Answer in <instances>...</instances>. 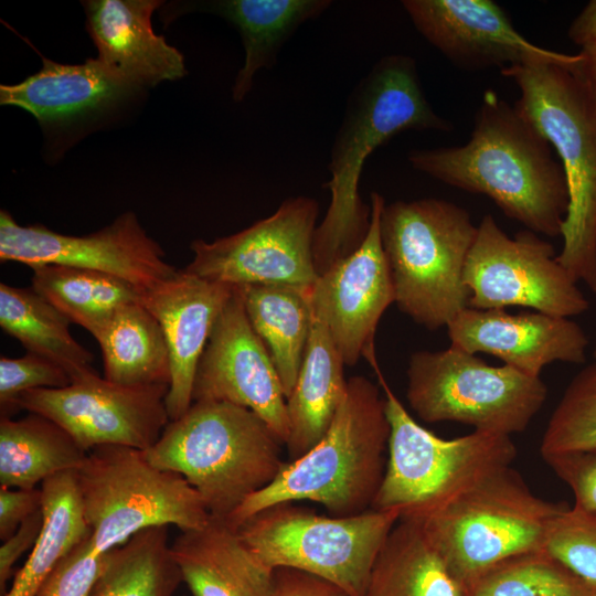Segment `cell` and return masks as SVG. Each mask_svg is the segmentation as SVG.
<instances>
[{
  "instance_id": "obj_1",
  "label": "cell",
  "mask_w": 596,
  "mask_h": 596,
  "mask_svg": "<svg viewBox=\"0 0 596 596\" xmlns=\"http://www.w3.org/2000/svg\"><path fill=\"white\" fill-rule=\"evenodd\" d=\"M408 161L446 184L487 195L529 231L562 233L570 204L562 164L547 139L492 89L482 95L468 142L414 150Z\"/></svg>"
},
{
  "instance_id": "obj_2",
  "label": "cell",
  "mask_w": 596,
  "mask_h": 596,
  "mask_svg": "<svg viewBox=\"0 0 596 596\" xmlns=\"http://www.w3.org/2000/svg\"><path fill=\"white\" fill-rule=\"evenodd\" d=\"M451 129L426 99L413 57L387 55L371 68L351 93L332 143L331 178L323 184L331 199L312 244L318 276L354 253L369 232L371 205L362 201L359 183L371 153L404 130Z\"/></svg>"
},
{
  "instance_id": "obj_3",
  "label": "cell",
  "mask_w": 596,
  "mask_h": 596,
  "mask_svg": "<svg viewBox=\"0 0 596 596\" xmlns=\"http://www.w3.org/2000/svg\"><path fill=\"white\" fill-rule=\"evenodd\" d=\"M389 437L379 387L363 375L350 377L322 438L301 457L286 461L268 486L249 496L226 520L237 528L268 507L300 501L319 503L332 517L369 511L385 472Z\"/></svg>"
},
{
  "instance_id": "obj_4",
  "label": "cell",
  "mask_w": 596,
  "mask_h": 596,
  "mask_svg": "<svg viewBox=\"0 0 596 596\" xmlns=\"http://www.w3.org/2000/svg\"><path fill=\"white\" fill-rule=\"evenodd\" d=\"M281 445L253 411L228 402L196 401L143 451L156 467L185 478L211 515L228 519L276 478L286 462Z\"/></svg>"
},
{
  "instance_id": "obj_5",
  "label": "cell",
  "mask_w": 596,
  "mask_h": 596,
  "mask_svg": "<svg viewBox=\"0 0 596 596\" xmlns=\"http://www.w3.org/2000/svg\"><path fill=\"white\" fill-rule=\"evenodd\" d=\"M572 65L538 62L500 72L519 87L514 106L554 148L566 175L570 204L557 260L596 294V115Z\"/></svg>"
},
{
  "instance_id": "obj_6",
  "label": "cell",
  "mask_w": 596,
  "mask_h": 596,
  "mask_svg": "<svg viewBox=\"0 0 596 596\" xmlns=\"http://www.w3.org/2000/svg\"><path fill=\"white\" fill-rule=\"evenodd\" d=\"M380 230L398 309L428 330L447 327L470 298L464 270L477 226L468 211L435 198L395 201Z\"/></svg>"
},
{
  "instance_id": "obj_7",
  "label": "cell",
  "mask_w": 596,
  "mask_h": 596,
  "mask_svg": "<svg viewBox=\"0 0 596 596\" xmlns=\"http://www.w3.org/2000/svg\"><path fill=\"white\" fill-rule=\"evenodd\" d=\"M390 423L387 460L372 504L395 510L400 520L419 521L488 476L511 467V436L473 430L445 439L421 426L392 392L380 370Z\"/></svg>"
},
{
  "instance_id": "obj_8",
  "label": "cell",
  "mask_w": 596,
  "mask_h": 596,
  "mask_svg": "<svg viewBox=\"0 0 596 596\" xmlns=\"http://www.w3.org/2000/svg\"><path fill=\"white\" fill-rule=\"evenodd\" d=\"M566 507L538 497L508 467L414 522L464 590L501 561L545 547L553 521Z\"/></svg>"
},
{
  "instance_id": "obj_9",
  "label": "cell",
  "mask_w": 596,
  "mask_h": 596,
  "mask_svg": "<svg viewBox=\"0 0 596 596\" xmlns=\"http://www.w3.org/2000/svg\"><path fill=\"white\" fill-rule=\"evenodd\" d=\"M75 477L91 538L100 553L149 528L175 525L184 532L204 526L211 517L185 478L156 467L137 448L95 447Z\"/></svg>"
},
{
  "instance_id": "obj_10",
  "label": "cell",
  "mask_w": 596,
  "mask_h": 596,
  "mask_svg": "<svg viewBox=\"0 0 596 596\" xmlns=\"http://www.w3.org/2000/svg\"><path fill=\"white\" fill-rule=\"evenodd\" d=\"M398 520L395 510L370 509L356 515L332 517L296 502H283L257 512L235 529L268 567L307 572L349 596H363L375 557Z\"/></svg>"
},
{
  "instance_id": "obj_11",
  "label": "cell",
  "mask_w": 596,
  "mask_h": 596,
  "mask_svg": "<svg viewBox=\"0 0 596 596\" xmlns=\"http://www.w3.org/2000/svg\"><path fill=\"white\" fill-rule=\"evenodd\" d=\"M406 396L424 422H456L511 436L526 429L546 401L547 387L540 376L490 365L450 344L411 355Z\"/></svg>"
},
{
  "instance_id": "obj_12",
  "label": "cell",
  "mask_w": 596,
  "mask_h": 596,
  "mask_svg": "<svg viewBox=\"0 0 596 596\" xmlns=\"http://www.w3.org/2000/svg\"><path fill=\"white\" fill-rule=\"evenodd\" d=\"M556 256L539 234L525 230L510 237L493 216L485 215L464 270L468 307L521 306L564 318L585 312L587 299Z\"/></svg>"
},
{
  "instance_id": "obj_13",
  "label": "cell",
  "mask_w": 596,
  "mask_h": 596,
  "mask_svg": "<svg viewBox=\"0 0 596 596\" xmlns=\"http://www.w3.org/2000/svg\"><path fill=\"white\" fill-rule=\"evenodd\" d=\"M318 202L286 199L274 214L213 242L195 240L184 272L232 286H286L309 289L318 280L312 255Z\"/></svg>"
},
{
  "instance_id": "obj_14",
  "label": "cell",
  "mask_w": 596,
  "mask_h": 596,
  "mask_svg": "<svg viewBox=\"0 0 596 596\" xmlns=\"http://www.w3.org/2000/svg\"><path fill=\"white\" fill-rule=\"evenodd\" d=\"M168 391V384L124 385L97 373L65 387L24 392L15 409L52 419L87 453L103 445L147 450L170 422Z\"/></svg>"
},
{
  "instance_id": "obj_15",
  "label": "cell",
  "mask_w": 596,
  "mask_h": 596,
  "mask_svg": "<svg viewBox=\"0 0 596 596\" xmlns=\"http://www.w3.org/2000/svg\"><path fill=\"white\" fill-rule=\"evenodd\" d=\"M0 260L21 263L32 269L64 265L97 270L124 279L141 292L178 272L130 211L97 232L70 235L42 224L22 226L1 210Z\"/></svg>"
},
{
  "instance_id": "obj_16",
  "label": "cell",
  "mask_w": 596,
  "mask_h": 596,
  "mask_svg": "<svg viewBox=\"0 0 596 596\" xmlns=\"http://www.w3.org/2000/svg\"><path fill=\"white\" fill-rule=\"evenodd\" d=\"M370 205L371 223L364 241L319 276L310 289V304L344 364L354 365L363 356L374 369L376 328L383 312L395 302V290L380 230L385 200L372 192Z\"/></svg>"
},
{
  "instance_id": "obj_17",
  "label": "cell",
  "mask_w": 596,
  "mask_h": 596,
  "mask_svg": "<svg viewBox=\"0 0 596 596\" xmlns=\"http://www.w3.org/2000/svg\"><path fill=\"white\" fill-rule=\"evenodd\" d=\"M192 398L246 407L284 445L288 439L287 398L270 354L248 320L240 286L214 322L196 369Z\"/></svg>"
},
{
  "instance_id": "obj_18",
  "label": "cell",
  "mask_w": 596,
  "mask_h": 596,
  "mask_svg": "<svg viewBox=\"0 0 596 596\" xmlns=\"http://www.w3.org/2000/svg\"><path fill=\"white\" fill-rule=\"evenodd\" d=\"M402 6L417 31L465 70L538 62L572 65L578 58L530 42L491 0H404Z\"/></svg>"
},
{
  "instance_id": "obj_19",
  "label": "cell",
  "mask_w": 596,
  "mask_h": 596,
  "mask_svg": "<svg viewBox=\"0 0 596 596\" xmlns=\"http://www.w3.org/2000/svg\"><path fill=\"white\" fill-rule=\"evenodd\" d=\"M446 328L451 345L494 355L531 376L555 361L583 363L588 344L576 322L535 310L512 315L467 307Z\"/></svg>"
},
{
  "instance_id": "obj_20",
  "label": "cell",
  "mask_w": 596,
  "mask_h": 596,
  "mask_svg": "<svg viewBox=\"0 0 596 596\" xmlns=\"http://www.w3.org/2000/svg\"><path fill=\"white\" fill-rule=\"evenodd\" d=\"M234 288L181 269L141 292L140 301L159 322L169 350L171 380L167 409L170 421L182 416L193 403L200 359Z\"/></svg>"
},
{
  "instance_id": "obj_21",
  "label": "cell",
  "mask_w": 596,
  "mask_h": 596,
  "mask_svg": "<svg viewBox=\"0 0 596 596\" xmlns=\"http://www.w3.org/2000/svg\"><path fill=\"white\" fill-rule=\"evenodd\" d=\"M97 60L113 75L138 89L187 74L183 54L155 33L158 0H89L82 2Z\"/></svg>"
},
{
  "instance_id": "obj_22",
  "label": "cell",
  "mask_w": 596,
  "mask_h": 596,
  "mask_svg": "<svg viewBox=\"0 0 596 596\" xmlns=\"http://www.w3.org/2000/svg\"><path fill=\"white\" fill-rule=\"evenodd\" d=\"M42 68L13 85L0 86V104L33 115L43 127H67L114 109L140 89L108 72L97 58L61 64L46 57Z\"/></svg>"
},
{
  "instance_id": "obj_23",
  "label": "cell",
  "mask_w": 596,
  "mask_h": 596,
  "mask_svg": "<svg viewBox=\"0 0 596 596\" xmlns=\"http://www.w3.org/2000/svg\"><path fill=\"white\" fill-rule=\"evenodd\" d=\"M171 553L193 596H273L275 570L226 519L211 515L204 526L181 532Z\"/></svg>"
},
{
  "instance_id": "obj_24",
  "label": "cell",
  "mask_w": 596,
  "mask_h": 596,
  "mask_svg": "<svg viewBox=\"0 0 596 596\" xmlns=\"http://www.w3.org/2000/svg\"><path fill=\"white\" fill-rule=\"evenodd\" d=\"M343 365L326 324L312 313L299 374L287 397L289 460L310 450L329 428L347 392Z\"/></svg>"
},
{
  "instance_id": "obj_25",
  "label": "cell",
  "mask_w": 596,
  "mask_h": 596,
  "mask_svg": "<svg viewBox=\"0 0 596 596\" xmlns=\"http://www.w3.org/2000/svg\"><path fill=\"white\" fill-rule=\"evenodd\" d=\"M330 6V0H219L200 4L203 11L234 24L241 34L245 58L232 87L233 100H244L257 71L270 68L288 38Z\"/></svg>"
},
{
  "instance_id": "obj_26",
  "label": "cell",
  "mask_w": 596,
  "mask_h": 596,
  "mask_svg": "<svg viewBox=\"0 0 596 596\" xmlns=\"http://www.w3.org/2000/svg\"><path fill=\"white\" fill-rule=\"evenodd\" d=\"M86 456L70 433L43 415L1 416L0 487L36 488L50 477L77 470Z\"/></svg>"
},
{
  "instance_id": "obj_27",
  "label": "cell",
  "mask_w": 596,
  "mask_h": 596,
  "mask_svg": "<svg viewBox=\"0 0 596 596\" xmlns=\"http://www.w3.org/2000/svg\"><path fill=\"white\" fill-rule=\"evenodd\" d=\"M363 596H464L421 525L398 520L370 572Z\"/></svg>"
},
{
  "instance_id": "obj_28",
  "label": "cell",
  "mask_w": 596,
  "mask_h": 596,
  "mask_svg": "<svg viewBox=\"0 0 596 596\" xmlns=\"http://www.w3.org/2000/svg\"><path fill=\"white\" fill-rule=\"evenodd\" d=\"M240 287L248 320L270 354L287 398L296 384L310 336L311 288Z\"/></svg>"
},
{
  "instance_id": "obj_29",
  "label": "cell",
  "mask_w": 596,
  "mask_h": 596,
  "mask_svg": "<svg viewBox=\"0 0 596 596\" xmlns=\"http://www.w3.org/2000/svg\"><path fill=\"white\" fill-rule=\"evenodd\" d=\"M72 322L32 287L0 284V327L29 353L46 358L72 382L97 374L94 355L71 334Z\"/></svg>"
},
{
  "instance_id": "obj_30",
  "label": "cell",
  "mask_w": 596,
  "mask_h": 596,
  "mask_svg": "<svg viewBox=\"0 0 596 596\" xmlns=\"http://www.w3.org/2000/svg\"><path fill=\"white\" fill-rule=\"evenodd\" d=\"M104 377L124 385L170 384L171 365L162 329L140 300L124 306L96 338Z\"/></svg>"
},
{
  "instance_id": "obj_31",
  "label": "cell",
  "mask_w": 596,
  "mask_h": 596,
  "mask_svg": "<svg viewBox=\"0 0 596 596\" xmlns=\"http://www.w3.org/2000/svg\"><path fill=\"white\" fill-rule=\"evenodd\" d=\"M40 488L42 529L4 596H33L55 566L92 534L84 515L75 471L50 477Z\"/></svg>"
},
{
  "instance_id": "obj_32",
  "label": "cell",
  "mask_w": 596,
  "mask_h": 596,
  "mask_svg": "<svg viewBox=\"0 0 596 596\" xmlns=\"http://www.w3.org/2000/svg\"><path fill=\"white\" fill-rule=\"evenodd\" d=\"M32 270L31 287L95 339L124 306L140 300L134 285L102 272L64 265Z\"/></svg>"
},
{
  "instance_id": "obj_33",
  "label": "cell",
  "mask_w": 596,
  "mask_h": 596,
  "mask_svg": "<svg viewBox=\"0 0 596 596\" xmlns=\"http://www.w3.org/2000/svg\"><path fill=\"white\" fill-rule=\"evenodd\" d=\"M182 582L168 526H155L109 551L88 596H173Z\"/></svg>"
},
{
  "instance_id": "obj_34",
  "label": "cell",
  "mask_w": 596,
  "mask_h": 596,
  "mask_svg": "<svg viewBox=\"0 0 596 596\" xmlns=\"http://www.w3.org/2000/svg\"><path fill=\"white\" fill-rule=\"evenodd\" d=\"M594 587L543 547L496 564L464 596H588Z\"/></svg>"
},
{
  "instance_id": "obj_35",
  "label": "cell",
  "mask_w": 596,
  "mask_h": 596,
  "mask_svg": "<svg viewBox=\"0 0 596 596\" xmlns=\"http://www.w3.org/2000/svg\"><path fill=\"white\" fill-rule=\"evenodd\" d=\"M540 451L542 457L596 453V362L567 385L549 419Z\"/></svg>"
},
{
  "instance_id": "obj_36",
  "label": "cell",
  "mask_w": 596,
  "mask_h": 596,
  "mask_svg": "<svg viewBox=\"0 0 596 596\" xmlns=\"http://www.w3.org/2000/svg\"><path fill=\"white\" fill-rule=\"evenodd\" d=\"M545 549L581 578L596 585V512L566 507L553 521Z\"/></svg>"
},
{
  "instance_id": "obj_37",
  "label": "cell",
  "mask_w": 596,
  "mask_h": 596,
  "mask_svg": "<svg viewBox=\"0 0 596 596\" xmlns=\"http://www.w3.org/2000/svg\"><path fill=\"white\" fill-rule=\"evenodd\" d=\"M72 380L55 362L26 352L20 358H0V406L1 416L17 411L15 402L24 392L38 389H61Z\"/></svg>"
},
{
  "instance_id": "obj_38",
  "label": "cell",
  "mask_w": 596,
  "mask_h": 596,
  "mask_svg": "<svg viewBox=\"0 0 596 596\" xmlns=\"http://www.w3.org/2000/svg\"><path fill=\"white\" fill-rule=\"evenodd\" d=\"M108 554L98 552L88 536L55 566L33 596H88Z\"/></svg>"
},
{
  "instance_id": "obj_39",
  "label": "cell",
  "mask_w": 596,
  "mask_h": 596,
  "mask_svg": "<svg viewBox=\"0 0 596 596\" xmlns=\"http://www.w3.org/2000/svg\"><path fill=\"white\" fill-rule=\"evenodd\" d=\"M572 490L574 508L596 512V453H566L543 457Z\"/></svg>"
},
{
  "instance_id": "obj_40",
  "label": "cell",
  "mask_w": 596,
  "mask_h": 596,
  "mask_svg": "<svg viewBox=\"0 0 596 596\" xmlns=\"http://www.w3.org/2000/svg\"><path fill=\"white\" fill-rule=\"evenodd\" d=\"M42 508L41 488L0 487V539L7 540Z\"/></svg>"
},
{
  "instance_id": "obj_41",
  "label": "cell",
  "mask_w": 596,
  "mask_h": 596,
  "mask_svg": "<svg viewBox=\"0 0 596 596\" xmlns=\"http://www.w3.org/2000/svg\"><path fill=\"white\" fill-rule=\"evenodd\" d=\"M273 596H349L331 582L295 568L275 570Z\"/></svg>"
},
{
  "instance_id": "obj_42",
  "label": "cell",
  "mask_w": 596,
  "mask_h": 596,
  "mask_svg": "<svg viewBox=\"0 0 596 596\" xmlns=\"http://www.w3.org/2000/svg\"><path fill=\"white\" fill-rule=\"evenodd\" d=\"M43 524L42 509L20 524L0 547V589L12 574V567L22 553L33 547Z\"/></svg>"
},
{
  "instance_id": "obj_43",
  "label": "cell",
  "mask_w": 596,
  "mask_h": 596,
  "mask_svg": "<svg viewBox=\"0 0 596 596\" xmlns=\"http://www.w3.org/2000/svg\"><path fill=\"white\" fill-rule=\"evenodd\" d=\"M568 38L581 50L596 45V0L589 1L571 23Z\"/></svg>"
},
{
  "instance_id": "obj_44",
  "label": "cell",
  "mask_w": 596,
  "mask_h": 596,
  "mask_svg": "<svg viewBox=\"0 0 596 596\" xmlns=\"http://www.w3.org/2000/svg\"><path fill=\"white\" fill-rule=\"evenodd\" d=\"M577 61L572 65L581 79L596 115V45L582 49Z\"/></svg>"
},
{
  "instance_id": "obj_45",
  "label": "cell",
  "mask_w": 596,
  "mask_h": 596,
  "mask_svg": "<svg viewBox=\"0 0 596 596\" xmlns=\"http://www.w3.org/2000/svg\"><path fill=\"white\" fill-rule=\"evenodd\" d=\"M588 596H596V585H595L594 589L592 590V593Z\"/></svg>"
},
{
  "instance_id": "obj_46",
  "label": "cell",
  "mask_w": 596,
  "mask_h": 596,
  "mask_svg": "<svg viewBox=\"0 0 596 596\" xmlns=\"http://www.w3.org/2000/svg\"><path fill=\"white\" fill-rule=\"evenodd\" d=\"M594 355H595V358H596V347H595V352H594Z\"/></svg>"
}]
</instances>
